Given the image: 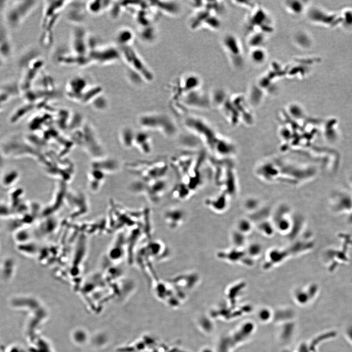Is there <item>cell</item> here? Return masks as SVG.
I'll return each mask as SVG.
<instances>
[{
  "label": "cell",
  "instance_id": "obj_1",
  "mask_svg": "<svg viewBox=\"0 0 352 352\" xmlns=\"http://www.w3.org/2000/svg\"><path fill=\"white\" fill-rule=\"evenodd\" d=\"M183 125L212 153L216 155L228 153L227 143L205 119L194 115H188L183 119Z\"/></svg>",
  "mask_w": 352,
  "mask_h": 352
},
{
  "label": "cell",
  "instance_id": "obj_2",
  "mask_svg": "<svg viewBox=\"0 0 352 352\" xmlns=\"http://www.w3.org/2000/svg\"><path fill=\"white\" fill-rule=\"evenodd\" d=\"M138 123L143 131L156 132L168 138L174 137L178 132L177 125L173 119L161 112H145L139 116Z\"/></svg>",
  "mask_w": 352,
  "mask_h": 352
},
{
  "label": "cell",
  "instance_id": "obj_3",
  "mask_svg": "<svg viewBox=\"0 0 352 352\" xmlns=\"http://www.w3.org/2000/svg\"><path fill=\"white\" fill-rule=\"evenodd\" d=\"M70 1L47 0L44 3L42 26V42L45 46L49 45L52 41L53 29L55 26L62 11Z\"/></svg>",
  "mask_w": 352,
  "mask_h": 352
},
{
  "label": "cell",
  "instance_id": "obj_4",
  "mask_svg": "<svg viewBox=\"0 0 352 352\" xmlns=\"http://www.w3.org/2000/svg\"><path fill=\"white\" fill-rule=\"evenodd\" d=\"M119 49L121 59L128 66L129 71L137 75L146 83L154 81V76L153 72L132 46L120 47Z\"/></svg>",
  "mask_w": 352,
  "mask_h": 352
},
{
  "label": "cell",
  "instance_id": "obj_5",
  "mask_svg": "<svg viewBox=\"0 0 352 352\" xmlns=\"http://www.w3.org/2000/svg\"><path fill=\"white\" fill-rule=\"evenodd\" d=\"M37 1H14L7 5L4 12V20L11 28L21 25L37 6Z\"/></svg>",
  "mask_w": 352,
  "mask_h": 352
},
{
  "label": "cell",
  "instance_id": "obj_6",
  "mask_svg": "<svg viewBox=\"0 0 352 352\" xmlns=\"http://www.w3.org/2000/svg\"><path fill=\"white\" fill-rule=\"evenodd\" d=\"M88 58L91 65L104 66L118 62L121 59V55L118 46L97 44L90 49Z\"/></svg>",
  "mask_w": 352,
  "mask_h": 352
},
{
  "label": "cell",
  "instance_id": "obj_7",
  "mask_svg": "<svg viewBox=\"0 0 352 352\" xmlns=\"http://www.w3.org/2000/svg\"><path fill=\"white\" fill-rule=\"evenodd\" d=\"M168 186V181L166 177H164L149 180H141L136 183L135 189L139 194L144 195L150 202L155 203L164 196Z\"/></svg>",
  "mask_w": 352,
  "mask_h": 352
},
{
  "label": "cell",
  "instance_id": "obj_8",
  "mask_svg": "<svg viewBox=\"0 0 352 352\" xmlns=\"http://www.w3.org/2000/svg\"><path fill=\"white\" fill-rule=\"evenodd\" d=\"M182 109L207 110L212 106L210 94L201 88L182 95L176 101Z\"/></svg>",
  "mask_w": 352,
  "mask_h": 352
},
{
  "label": "cell",
  "instance_id": "obj_9",
  "mask_svg": "<svg viewBox=\"0 0 352 352\" xmlns=\"http://www.w3.org/2000/svg\"><path fill=\"white\" fill-rule=\"evenodd\" d=\"M169 164L163 159L140 162L138 164V173L141 180H149L166 177Z\"/></svg>",
  "mask_w": 352,
  "mask_h": 352
},
{
  "label": "cell",
  "instance_id": "obj_10",
  "mask_svg": "<svg viewBox=\"0 0 352 352\" xmlns=\"http://www.w3.org/2000/svg\"><path fill=\"white\" fill-rule=\"evenodd\" d=\"M70 38L71 51L78 56L88 58L90 36L86 30L79 25L74 27L72 30Z\"/></svg>",
  "mask_w": 352,
  "mask_h": 352
},
{
  "label": "cell",
  "instance_id": "obj_11",
  "mask_svg": "<svg viewBox=\"0 0 352 352\" xmlns=\"http://www.w3.org/2000/svg\"><path fill=\"white\" fill-rule=\"evenodd\" d=\"M202 80L194 72L183 74L177 80L175 86L173 99L177 101L182 95L201 88Z\"/></svg>",
  "mask_w": 352,
  "mask_h": 352
},
{
  "label": "cell",
  "instance_id": "obj_12",
  "mask_svg": "<svg viewBox=\"0 0 352 352\" xmlns=\"http://www.w3.org/2000/svg\"><path fill=\"white\" fill-rule=\"evenodd\" d=\"M143 254L145 256V265H147V262L150 261H159L164 259L168 256L169 249L165 243L159 240H155L150 242L145 245Z\"/></svg>",
  "mask_w": 352,
  "mask_h": 352
},
{
  "label": "cell",
  "instance_id": "obj_13",
  "mask_svg": "<svg viewBox=\"0 0 352 352\" xmlns=\"http://www.w3.org/2000/svg\"><path fill=\"white\" fill-rule=\"evenodd\" d=\"M240 43L237 37L230 33L226 34L221 39L222 47L234 65L238 64L239 58L242 57V48Z\"/></svg>",
  "mask_w": 352,
  "mask_h": 352
},
{
  "label": "cell",
  "instance_id": "obj_14",
  "mask_svg": "<svg viewBox=\"0 0 352 352\" xmlns=\"http://www.w3.org/2000/svg\"><path fill=\"white\" fill-rule=\"evenodd\" d=\"M90 86L87 79L82 76H76L71 78L67 82L65 90L66 94L72 98L78 99L83 95Z\"/></svg>",
  "mask_w": 352,
  "mask_h": 352
},
{
  "label": "cell",
  "instance_id": "obj_15",
  "mask_svg": "<svg viewBox=\"0 0 352 352\" xmlns=\"http://www.w3.org/2000/svg\"><path fill=\"white\" fill-rule=\"evenodd\" d=\"M186 217V212L183 209L176 207L167 209L163 215L165 223L172 230L181 227L185 222Z\"/></svg>",
  "mask_w": 352,
  "mask_h": 352
},
{
  "label": "cell",
  "instance_id": "obj_16",
  "mask_svg": "<svg viewBox=\"0 0 352 352\" xmlns=\"http://www.w3.org/2000/svg\"><path fill=\"white\" fill-rule=\"evenodd\" d=\"M134 137L135 145L142 154L148 155L153 152V140L149 132L142 130L137 132Z\"/></svg>",
  "mask_w": 352,
  "mask_h": 352
},
{
  "label": "cell",
  "instance_id": "obj_17",
  "mask_svg": "<svg viewBox=\"0 0 352 352\" xmlns=\"http://www.w3.org/2000/svg\"><path fill=\"white\" fill-rule=\"evenodd\" d=\"M200 278L199 274L197 272L189 271L175 276L169 280V282L177 286H192L199 281Z\"/></svg>",
  "mask_w": 352,
  "mask_h": 352
},
{
  "label": "cell",
  "instance_id": "obj_18",
  "mask_svg": "<svg viewBox=\"0 0 352 352\" xmlns=\"http://www.w3.org/2000/svg\"><path fill=\"white\" fill-rule=\"evenodd\" d=\"M150 2L154 8L171 16H176L181 11L180 5L175 1H152Z\"/></svg>",
  "mask_w": 352,
  "mask_h": 352
},
{
  "label": "cell",
  "instance_id": "obj_19",
  "mask_svg": "<svg viewBox=\"0 0 352 352\" xmlns=\"http://www.w3.org/2000/svg\"><path fill=\"white\" fill-rule=\"evenodd\" d=\"M115 40L119 48L132 45L135 39L134 32L128 27H122L115 34Z\"/></svg>",
  "mask_w": 352,
  "mask_h": 352
},
{
  "label": "cell",
  "instance_id": "obj_20",
  "mask_svg": "<svg viewBox=\"0 0 352 352\" xmlns=\"http://www.w3.org/2000/svg\"><path fill=\"white\" fill-rule=\"evenodd\" d=\"M70 1V8L68 9L67 13V18L70 22L74 23L79 24L84 19V9H86L85 4L71 3Z\"/></svg>",
  "mask_w": 352,
  "mask_h": 352
},
{
  "label": "cell",
  "instance_id": "obj_21",
  "mask_svg": "<svg viewBox=\"0 0 352 352\" xmlns=\"http://www.w3.org/2000/svg\"><path fill=\"white\" fill-rule=\"evenodd\" d=\"M111 4L110 1L92 0L85 4L86 11L93 15H99L109 10Z\"/></svg>",
  "mask_w": 352,
  "mask_h": 352
},
{
  "label": "cell",
  "instance_id": "obj_22",
  "mask_svg": "<svg viewBox=\"0 0 352 352\" xmlns=\"http://www.w3.org/2000/svg\"><path fill=\"white\" fill-rule=\"evenodd\" d=\"M204 203L209 209L216 213L222 212L226 206L225 198L223 195L207 198Z\"/></svg>",
  "mask_w": 352,
  "mask_h": 352
},
{
  "label": "cell",
  "instance_id": "obj_23",
  "mask_svg": "<svg viewBox=\"0 0 352 352\" xmlns=\"http://www.w3.org/2000/svg\"><path fill=\"white\" fill-rule=\"evenodd\" d=\"M283 4L286 11L294 16H299L305 11L306 4L303 1L287 0Z\"/></svg>",
  "mask_w": 352,
  "mask_h": 352
},
{
  "label": "cell",
  "instance_id": "obj_24",
  "mask_svg": "<svg viewBox=\"0 0 352 352\" xmlns=\"http://www.w3.org/2000/svg\"><path fill=\"white\" fill-rule=\"evenodd\" d=\"M140 39L145 43L152 44L157 37V30L153 24L140 27L139 31Z\"/></svg>",
  "mask_w": 352,
  "mask_h": 352
},
{
  "label": "cell",
  "instance_id": "obj_25",
  "mask_svg": "<svg viewBox=\"0 0 352 352\" xmlns=\"http://www.w3.org/2000/svg\"><path fill=\"white\" fill-rule=\"evenodd\" d=\"M263 46L251 48L249 56L253 63L256 65H262L267 59V53Z\"/></svg>",
  "mask_w": 352,
  "mask_h": 352
},
{
  "label": "cell",
  "instance_id": "obj_26",
  "mask_svg": "<svg viewBox=\"0 0 352 352\" xmlns=\"http://www.w3.org/2000/svg\"><path fill=\"white\" fill-rule=\"evenodd\" d=\"M220 21L218 16L211 13L204 21L202 28L211 30H217L220 28Z\"/></svg>",
  "mask_w": 352,
  "mask_h": 352
}]
</instances>
